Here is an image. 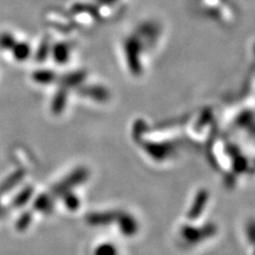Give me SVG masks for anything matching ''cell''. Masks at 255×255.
<instances>
[{"label": "cell", "mask_w": 255, "mask_h": 255, "mask_svg": "<svg viewBox=\"0 0 255 255\" xmlns=\"http://www.w3.org/2000/svg\"><path fill=\"white\" fill-rule=\"evenodd\" d=\"M87 178H89V170L85 168H78L74 172H71L68 177L63 180L61 183L53 188L54 195L66 194V191L73 188L76 185L81 184Z\"/></svg>", "instance_id": "6da1fadb"}, {"label": "cell", "mask_w": 255, "mask_h": 255, "mask_svg": "<svg viewBox=\"0 0 255 255\" xmlns=\"http://www.w3.org/2000/svg\"><path fill=\"white\" fill-rule=\"evenodd\" d=\"M52 199L51 196L48 195H41L36 198L34 202L35 210L39 212H49L52 209Z\"/></svg>", "instance_id": "7a4b0ae2"}, {"label": "cell", "mask_w": 255, "mask_h": 255, "mask_svg": "<svg viewBox=\"0 0 255 255\" xmlns=\"http://www.w3.org/2000/svg\"><path fill=\"white\" fill-rule=\"evenodd\" d=\"M112 219V215L108 213H103V214H98V213H93L90 214L89 216L86 217L87 222L92 226H100V225H106V223L109 222V220Z\"/></svg>", "instance_id": "3957f363"}, {"label": "cell", "mask_w": 255, "mask_h": 255, "mask_svg": "<svg viewBox=\"0 0 255 255\" xmlns=\"http://www.w3.org/2000/svg\"><path fill=\"white\" fill-rule=\"evenodd\" d=\"M32 191H33V190H32V188L23 189L21 193L14 199L13 202H12V205L15 206V207H20L22 205H25L26 202L31 198Z\"/></svg>", "instance_id": "277c9868"}, {"label": "cell", "mask_w": 255, "mask_h": 255, "mask_svg": "<svg viewBox=\"0 0 255 255\" xmlns=\"http://www.w3.org/2000/svg\"><path fill=\"white\" fill-rule=\"evenodd\" d=\"M64 203H65V206L70 211L77 210L80 205L78 197L70 193L65 194V196H64Z\"/></svg>", "instance_id": "5b68a950"}, {"label": "cell", "mask_w": 255, "mask_h": 255, "mask_svg": "<svg viewBox=\"0 0 255 255\" xmlns=\"http://www.w3.org/2000/svg\"><path fill=\"white\" fill-rule=\"evenodd\" d=\"M21 177H22V172L21 173H19V172L14 173L12 179H9L3 183V185L0 187V191H1V193H5L6 190H10L14 184L18 183L21 180Z\"/></svg>", "instance_id": "8992f818"}, {"label": "cell", "mask_w": 255, "mask_h": 255, "mask_svg": "<svg viewBox=\"0 0 255 255\" xmlns=\"http://www.w3.org/2000/svg\"><path fill=\"white\" fill-rule=\"evenodd\" d=\"M95 255H116L115 248L110 244H103L98 246L95 250Z\"/></svg>", "instance_id": "52a82bcc"}, {"label": "cell", "mask_w": 255, "mask_h": 255, "mask_svg": "<svg viewBox=\"0 0 255 255\" xmlns=\"http://www.w3.org/2000/svg\"><path fill=\"white\" fill-rule=\"evenodd\" d=\"M30 221H31V216H30V214L27 213L25 215H22V216L19 218V220L17 222V226L16 227H17L18 230H23L29 226Z\"/></svg>", "instance_id": "ba28073f"}]
</instances>
